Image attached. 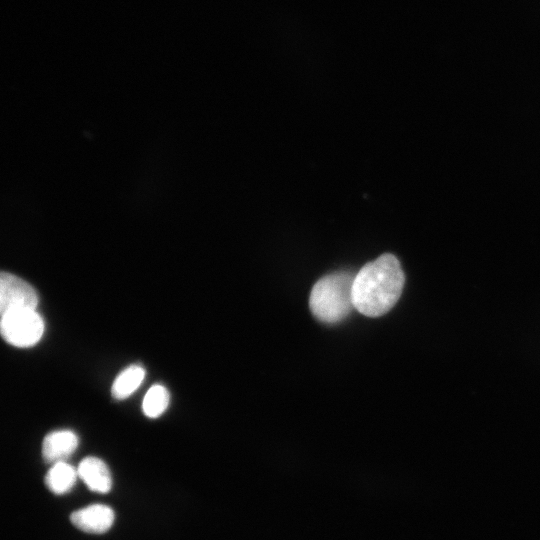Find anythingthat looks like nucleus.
Here are the masks:
<instances>
[{
    "instance_id": "obj_1",
    "label": "nucleus",
    "mask_w": 540,
    "mask_h": 540,
    "mask_svg": "<svg viewBox=\"0 0 540 540\" xmlns=\"http://www.w3.org/2000/svg\"><path fill=\"white\" fill-rule=\"evenodd\" d=\"M405 275L399 260L390 253L365 264L352 285L354 308L368 317L387 313L401 296Z\"/></svg>"
},
{
    "instance_id": "obj_2",
    "label": "nucleus",
    "mask_w": 540,
    "mask_h": 540,
    "mask_svg": "<svg viewBox=\"0 0 540 540\" xmlns=\"http://www.w3.org/2000/svg\"><path fill=\"white\" fill-rule=\"evenodd\" d=\"M355 275L340 271L326 275L313 286L309 307L321 322L334 324L344 320L354 308L352 285Z\"/></svg>"
},
{
    "instance_id": "obj_3",
    "label": "nucleus",
    "mask_w": 540,
    "mask_h": 540,
    "mask_svg": "<svg viewBox=\"0 0 540 540\" xmlns=\"http://www.w3.org/2000/svg\"><path fill=\"white\" fill-rule=\"evenodd\" d=\"M1 335L15 347L36 344L44 332V322L36 310H18L1 315Z\"/></svg>"
},
{
    "instance_id": "obj_4",
    "label": "nucleus",
    "mask_w": 540,
    "mask_h": 540,
    "mask_svg": "<svg viewBox=\"0 0 540 540\" xmlns=\"http://www.w3.org/2000/svg\"><path fill=\"white\" fill-rule=\"evenodd\" d=\"M37 305L38 295L29 283L9 272H1V315L18 310H36Z\"/></svg>"
},
{
    "instance_id": "obj_5",
    "label": "nucleus",
    "mask_w": 540,
    "mask_h": 540,
    "mask_svg": "<svg viewBox=\"0 0 540 540\" xmlns=\"http://www.w3.org/2000/svg\"><path fill=\"white\" fill-rule=\"evenodd\" d=\"M114 517V512L109 506L93 504L74 511L70 519L79 530L98 534L111 528Z\"/></svg>"
},
{
    "instance_id": "obj_6",
    "label": "nucleus",
    "mask_w": 540,
    "mask_h": 540,
    "mask_svg": "<svg viewBox=\"0 0 540 540\" xmlns=\"http://www.w3.org/2000/svg\"><path fill=\"white\" fill-rule=\"evenodd\" d=\"M78 446L77 435L71 430H57L47 434L42 444V456L47 463L65 461Z\"/></svg>"
},
{
    "instance_id": "obj_7",
    "label": "nucleus",
    "mask_w": 540,
    "mask_h": 540,
    "mask_svg": "<svg viewBox=\"0 0 540 540\" xmlns=\"http://www.w3.org/2000/svg\"><path fill=\"white\" fill-rule=\"evenodd\" d=\"M78 476L92 491L107 493L112 487V478L108 466L97 457L84 458L78 468Z\"/></svg>"
},
{
    "instance_id": "obj_8",
    "label": "nucleus",
    "mask_w": 540,
    "mask_h": 540,
    "mask_svg": "<svg viewBox=\"0 0 540 540\" xmlns=\"http://www.w3.org/2000/svg\"><path fill=\"white\" fill-rule=\"evenodd\" d=\"M78 476L77 469L66 461L52 464L45 476L47 488L54 494H65L75 485Z\"/></svg>"
},
{
    "instance_id": "obj_9",
    "label": "nucleus",
    "mask_w": 540,
    "mask_h": 540,
    "mask_svg": "<svg viewBox=\"0 0 540 540\" xmlns=\"http://www.w3.org/2000/svg\"><path fill=\"white\" fill-rule=\"evenodd\" d=\"M145 377L143 367L133 364L121 371L115 378L111 393L118 400L129 397L142 383Z\"/></svg>"
},
{
    "instance_id": "obj_10",
    "label": "nucleus",
    "mask_w": 540,
    "mask_h": 540,
    "mask_svg": "<svg viewBox=\"0 0 540 540\" xmlns=\"http://www.w3.org/2000/svg\"><path fill=\"white\" fill-rule=\"evenodd\" d=\"M168 404L169 392L164 386L155 384L145 394L142 410L147 417L157 418L167 409Z\"/></svg>"
}]
</instances>
